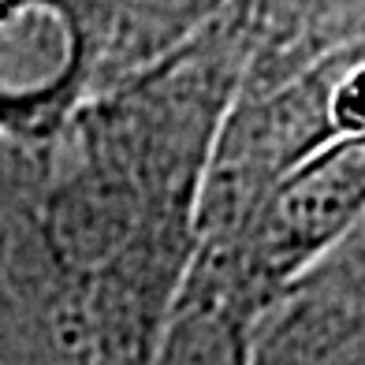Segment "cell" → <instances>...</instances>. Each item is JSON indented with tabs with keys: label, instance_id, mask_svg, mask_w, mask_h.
Masks as SVG:
<instances>
[{
	"label": "cell",
	"instance_id": "obj_5",
	"mask_svg": "<svg viewBox=\"0 0 365 365\" xmlns=\"http://www.w3.org/2000/svg\"><path fill=\"white\" fill-rule=\"evenodd\" d=\"M328 120L339 135H365V68L351 71L328 97Z\"/></svg>",
	"mask_w": 365,
	"mask_h": 365
},
{
	"label": "cell",
	"instance_id": "obj_2",
	"mask_svg": "<svg viewBox=\"0 0 365 365\" xmlns=\"http://www.w3.org/2000/svg\"><path fill=\"white\" fill-rule=\"evenodd\" d=\"M78 68L63 0H0V127L34 130L60 108Z\"/></svg>",
	"mask_w": 365,
	"mask_h": 365
},
{
	"label": "cell",
	"instance_id": "obj_6",
	"mask_svg": "<svg viewBox=\"0 0 365 365\" xmlns=\"http://www.w3.org/2000/svg\"><path fill=\"white\" fill-rule=\"evenodd\" d=\"M343 246H346V279L354 284V294L365 298V217L343 239Z\"/></svg>",
	"mask_w": 365,
	"mask_h": 365
},
{
	"label": "cell",
	"instance_id": "obj_4",
	"mask_svg": "<svg viewBox=\"0 0 365 365\" xmlns=\"http://www.w3.org/2000/svg\"><path fill=\"white\" fill-rule=\"evenodd\" d=\"M160 365H235V339L217 317L187 321L175 328Z\"/></svg>",
	"mask_w": 365,
	"mask_h": 365
},
{
	"label": "cell",
	"instance_id": "obj_3",
	"mask_svg": "<svg viewBox=\"0 0 365 365\" xmlns=\"http://www.w3.org/2000/svg\"><path fill=\"white\" fill-rule=\"evenodd\" d=\"M298 365H365V298L346 294L343 302L321 306L309 321V339Z\"/></svg>",
	"mask_w": 365,
	"mask_h": 365
},
{
	"label": "cell",
	"instance_id": "obj_1",
	"mask_svg": "<svg viewBox=\"0 0 365 365\" xmlns=\"http://www.w3.org/2000/svg\"><path fill=\"white\" fill-rule=\"evenodd\" d=\"M365 217V135H339L302 153L269 187L254 220V257L264 269H302L339 246Z\"/></svg>",
	"mask_w": 365,
	"mask_h": 365
}]
</instances>
